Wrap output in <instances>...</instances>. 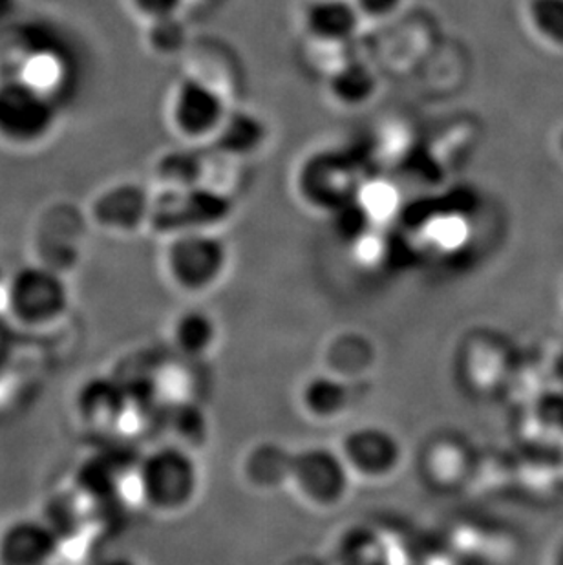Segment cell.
Returning <instances> with one entry per match:
<instances>
[{
  "instance_id": "6da1fadb",
  "label": "cell",
  "mask_w": 563,
  "mask_h": 565,
  "mask_svg": "<svg viewBox=\"0 0 563 565\" xmlns=\"http://www.w3.org/2000/svg\"><path fill=\"white\" fill-rule=\"evenodd\" d=\"M132 480L147 511L161 518L181 516L200 498L202 465L191 448L166 441L139 456Z\"/></svg>"
},
{
  "instance_id": "7a4b0ae2",
  "label": "cell",
  "mask_w": 563,
  "mask_h": 565,
  "mask_svg": "<svg viewBox=\"0 0 563 565\" xmlns=\"http://www.w3.org/2000/svg\"><path fill=\"white\" fill-rule=\"evenodd\" d=\"M0 299L13 324L28 331H49L68 317L74 291L59 267L32 262L8 273Z\"/></svg>"
},
{
  "instance_id": "3957f363",
  "label": "cell",
  "mask_w": 563,
  "mask_h": 565,
  "mask_svg": "<svg viewBox=\"0 0 563 565\" xmlns=\"http://www.w3.org/2000/svg\"><path fill=\"white\" fill-rule=\"evenodd\" d=\"M231 253L214 230L187 231L169 236L161 266L178 294L202 297L219 288L227 275Z\"/></svg>"
},
{
  "instance_id": "277c9868",
  "label": "cell",
  "mask_w": 563,
  "mask_h": 565,
  "mask_svg": "<svg viewBox=\"0 0 563 565\" xmlns=\"http://www.w3.org/2000/svg\"><path fill=\"white\" fill-rule=\"evenodd\" d=\"M59 108L54 96L26 75L0 81V141L35 147L54 134Z\"/></svg>"
},
{
  "instance_id": "5b68a950",
  "label": "cell",
  "mask_w": 563,
  "mask_h": 565,
  "mask_svg": "<svg viewBox=\"0 0 563 565\" xmlns=\"http://www.w3.org/2000/svg\"><path fill=\"white\" fill-rule=\"evenodd\" d=\"M353 481L339 448L309 445L293 452L287 487L311 509H339L350 497Z\"/></svg>"
},
{
  "instance_id": "8992f818",
  "label": "cell",
  "mask_w": 563,
  "mask_h": 565,
  "mask_svg": "<svg viewBox=\"0 0 563 565\" xmlns=\"http://www.w3.org/2000/svg\"><path fill=\"white\" fill-rule=\"evenodd\" d=\"M231 202L222 192L205 185L183 189H166L155 198L150 227L174 236L187 231L216 230L227 220Z\"/></svg>"
},
{
  "instance_id": "52a82bcc",
  "label": "cell",
  "mask_w": 563,
  "mask_h": 565,
  "mask_svg": "<svg viewBox=\"0 0 563 565\" xmlns=\"http://www.w3.org/2000/svg\"><path fill=\"white\" fill-rule=\"evenodd\" d=\"M339 450L355 480H390L404 463L403 441L379 423H362L348 430Z\"/></svg>"
},
{
  "instance_id": "ba28073f",
  "label": "cell",
  "mask_w": 563,
  "mask_h": 565,
  "mask_svg": "<svg viewBox=\"0 0 563 565\" xmlns=\"http://www.w3.org/2000/svg\"><path fill=\"white\" fill-rule=\"evenodd\" d=\"M298 191L311 207L333 213L359 198L355 166L350 158L331 150L309 156L298 174Z\"/></svg>"
},
{
  "instance_id": "9c48e42d",
  "label": "cell",
  "mask_w": 563,
  "mask_h": 565,
  "mask_svg": "<svg viewBox=\"0 0 563 565\" xmlns=\"http://www.w3.org/2000/svg\"><path fill=\"white\" fill-rule=\"evenodd\" d=\"M152 205L155 196L141 183H113L92 198V224L108 235H136L150 227Z\"/></svg>"
},
{
  "instance_id": "30bf717a",
  "label": "cell",
  "mask_w": 563,
  "mask_h": 565,
  "mask_svg": "<svg viewBox=\"0 0 563 565\" xmlns=\"http://www.w3.org/2000/svg\"><path fill=\"white\" fill-rule=\"evenodd\" d=\"M63 544L50 518L17 516L0 527V565H54Z\"/></svg>"
},
{
  "instance_id": "8fae6325",
  "label": "cell",
  "mask_w": 563,
  "mask_h": 565,
  "mask_svg": "<svg viewBox=\"0 0 563 565\" xmlns=\"http://www.w3.org/2000/svg\"><path fill=\"white\" fill-rule=\"evenodd\" d=\"M170 121L176 132L187 139L214 138L227 118L224 97L205 81H181L169 105Z\"/></svg>"
},
{
  "instance_id": "7c38bea8",
  "label": "cell",
  "mask_w": 563,
  "mask_h": 565,
  "mask_svg": "<svg viewBox=\"0 0 563 565\" xmlns=\"http://www.w3.org/2000/svg\"><path fill=\"white\" fill-rule=\"evenodd\" d=\"M132 411V392L123 379L92 375L81 384L74 397L77 422L94 433H113Z\"/></svg>"
},
{
  "instance_id": "4fadbf2b",
  "label": "cell",
  "mask_w": 563,
  "mask_h": 565,
  "mask_svg": "<svg viewBox=\"0 0 563 565\" xmlns=\"http://www.w3.org/2000/svg\"><path fill=\"white\" fill-rule=\"evenodd\" d=\"M222 339V328L211 311L191 306L178 311L169 324V344L176 355L191 363L211 358Z\"/></svg>"
},
{
  "instance_id": "5bb4252c",
  "label": "cell",
  "mask_w": 563,
  "mask_h": 565,
  "mask_svg": "<svg viewBox=\"0 0 563 565\" xmlns=\"http://www.w3.org/2000/svg\"><path fill=\"white\" fill-rule=\"evenodd\" d=\"M298 406L315 423H336L353 405V392L344 377L322 372L304 379L297 394Z\"/></svg>"
},
{
  "instance_id": "9a60e30c",
  "label": "cell",
  "mask_w": 563,
  "mask_h": 565,
  "mask_svg": "<svg viewBox=\"0 0 563 565\" xmlns=\"http://www.w3.org/2000/svg\"><path fill=\"white\" fill-rule=\"evenodd\" d=\"M362 13L355 0H314L304 10V26L322 43H344L359 30Z\"/></svg>"
},
{
  "instance_id": "2e32d148",
  "label": "cell",
  "mask_w": 563,
  "mask_h": 565,
  "mask_svg": "<svg viewBox=\"0 0 563 565\" xmlns=\"http://www.w3.org/2000/svg\"><path fill=\"white\" fill-rule=\"evenodd\" d=\"M267 127L256 114L229 113L219 132L214 134L216 149L234 158L255 154L264 147L267 139Z\"/></svg>"
},
{
  "instance_id": "e0dca14e",
  "label": "cell",
  "mask_w": 563,
  "mask_h": 565,
  "mask_svg": "<svg viewBox=\"0 0 563 565\" xmlns=\"http://www.w3.org/2000/svg\"><path fill=\"white\" fill-rule=\"evenodd\" d=\"M293 452L286 448L266 443L251 450L245 459V476L258 489H278L289 486V469H291Z\"/></svg>"
},
{
  "instance_id": "ac0fdd59",
  "label": "cell",
  "mask_w": 563,
  "mask_h": 565,
  "mask_svg": "<svg viewBox=\"0 0 563 565\" xmlns=\"http://www.w3.org/2000/svg\"><path fill=\"white\" fill-rule=\"evenodd\" d=\"M378 88V75L361 61L342 64L330 77L331 96L346 107H361L372 102Z\"/></svg>"
},
{
  "instance_id": "d6986e66",
  "label": "cell",
  "mask_w": 563,
  "mask_h": 565,
  "mask_svg": "<svg viewBox=\"0 0 563 565\" xmlns=\"http://www.w3.org/2000/svg\"><path fill=\"white\" fill-rule=\"evenodd\" d=\"M203 171H205V160L194 149L170 150L158 161V178L166 189L202 185Z\"/></svg>"
},
{
  "instance_id": "ffe728a7",
  "label": "cell",
  "mask_w": 563,
  "mask_h": 565,
  "mask_svg": "<svg viewBox=\"0 0 563 565\" xmlns=\"http://www.w3.org/2000/svg\"><path fill=\"white\" fill-rule=\"evenodd\" d=\"M170 433L174 434V438L170 443L181 445V447L191 448L198 452L196 448L202 445L209 436V423L203 416L202 408L198 405H180L174 406L172 416L167 422Z\"/></svg>"
},
{
  "instance_id": "44dd1931",
  "label": "cell",
  "mask_w": 563,
  "mask_h": 565,
  "mask_svg": "<svg viewBox=\"0 0 563 565\" xmlns=\"http://www.w3.org/2000/svg\"><path fill=\"white\" fill-rule=\"evenodd\" d=\"M331 227L340 241L355 242L361 241L372 227V216L370 211L364 207V203L355 198L351 202L340 205L333 213H330Z\"/></svg>"
},
{
  "instance_id": "7402d4cb",
  "label": "cell",
  "mask_w": 563,
  "mask_h": 565,
  "mask_svg": "<svg viewBox=\"0 0 563 565\" xmlns=\"http://www.w3.org/2000/svg\"><path fill=\"white\" fill-rule=\"evenodd\" d=\"M529 17L543 38L563 46V0H529Z\"/></svg>"
},
{
  "instance_id": "603a6c76",
  "label": "cell",
  "mask_w": 563,
  "mask_h": 565,
  "mask_svg": "<svg viewBox=\"0 0 563 565\" xmlns=\"http://www.w3.org/2000/svg\"><path fill=\"white\" fill-rule=\"evenodd\" d=\"M185 41L187 28L180 15L149 22V43L158 54H176L183 49Z\"/></svg>"
},
{
  "instance_id": "cb8c5ba5",
  "label": "cell",
  "mask_w": 563,
  "mask_h": 565,
  "mask_svg": "<svg viewBox=\"0 0 563 565\" xmlns=\"http://www.w3.org/2000/svg\"><path fill=\"white\" fill-rule=\"evenodd\" d=\"M130 10L147 22L180 15L183 0H127Z\"/></svg>"
},
{
  "instance_id": "d4e9b609",
  "label": "cell",
  "mask_w": 563,
  "mask_h": 565,
  "mask_svg": "<svg viewBox=\"0 0 563 565\" xmlns=\"http://www.w3.org/2000/svg\"><path fill=\"white\" fill-rule=\"evenodd\" d=\"M357 8L362 15L368 17H389L397 11L403 4V0H355Z\"/></svg>"
},
{
  "instance_id": "484cf974",
  "label": "cell",
  "mask_w": 563,
  "mask_h": 565,
  "mask_svg": "<svg viewBox=\"0 0 563 565\" xmlns=\"http://www.w3.org/2000/svg\"><path fill=\"white\" fill-rule=\"evenodd\" d=\"M99 565H144L138 558H134L132 555H123V553H116L105 558Z\"/></svg>"
},
{
  "instance_id": "4316f807",
  "label": "cell",
  "mask_w": 563,
  "mask_h": 565,
  "mask_svg": "<svg viewBox=\"0 0 563 565\" xmlns=\"http://www.w3.org/2000/svg\"><path fill=\"white\" fill-rule=\"evenodd\" d=\"M551 565H563V536L559 540V544L554 545Z\"/></svg>"
},
{
  "instance_id": "83f0119b",
  "label": "cell",
  "mask_w": 563,
  "mask_h": 565,
  "mask_svg": "<svg viewBox=\"0 0 563 565\" xmlns=\"http://www.w3.org/2000/svg\"><path fill=\"white\" fill-rule=\"evenodd\" d=\"M6 278H8V273H6L4 264L0 260V294H2V289H4Z\"/></svg>"
},
{
  "instance_id": "f1b7e54d",
  "label": "cell",
  "mask_w": 563,
  "mask_h": 565,
  "mask_svg": "<svg viewBox=\"0 0 563 565\" xmlns=\"http://www.w3.org/2000/svg\"><path fill=\"white\" fill-rule=\"evenodd\" d=\"M560 149H562V152H563V132H562V138H560Z\"/></svg>"
}]
</instances>
